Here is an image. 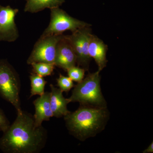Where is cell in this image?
Masks as SVG:
<instances>
[{"label": "cell", "mask_w": 153, "mask_h": 153, "mask_svg": "<svg viewBox=\"0 0 153 153\" xmlns=\"http://www.w3.org/2000/svg\"><path fill=\"white\" fill-rule=\"evenodd\" d=\"M34 73L42 77L52 75L55 65L52 63H35L31 64Z\"/></svg>", "instance_id": "obj_14"}, {"label": "cell", "mask_w": 153, "mask_h": 153, "mask_svg": "<svg viewBox=\"0 0 153 153\" xmlns=\"http://www.w3.org/2000/svg\"><path fill=\"white\" fill-rule=\"evenodd\" d=\"M10 125V123L8 119L2 110L0 108V131L4 132Z\"/></svg>", "instance_id": "obj_17"}, {"label": "cell", "mask_w": 153, "mask_h": 153, "mask_svg": "<svg viewBox=\"0 0 153 153\" xmlns=\"http://www.w3.org/2000/svg\"><path fill=\"white\" fill-rule=\"evenodd\" d=\"M19 12V9L10 6H0V41L15 42L19 38V30L15 22Z\"/></svg>", "instance_id": "obj_7"}, {"label": "cell", "mask_w": 153, "mask_h": 153, "mask_svg": "<svg viewBox=\"0 0 153 153\" xmlns=\"http://www.w3.org/2000/svg\"><path fill=\"white\" fill-rule=\"evenodd\" d=\"M50 92H45L33 101L35 113L33 116L37 126H42L43 122L49 121L53 114L50 104Z\"/></svg>", "instance_id": "obj_9"}, {"label": "cell", "mask_w": 153, "mask_h": 153, "mask_svg": "<svg viewBox=\"0 0 153 153\" xmlns=\"http://www.w3.org/2000/svg\"><path fill=\"white\" fill-rule=\"evenodd\" d=\"M108 46L97 36L91 34L88 47V53L91 58L95 60L98 66V71H102L106 66L108 60L106 53Z\"/></svg>", "instance_id": "obj_10"}, {"label": "cell", "mask_w": 153, "mask_h": 153, "mask_svg": "<svg viewBox=\"0 0 153 153\" xmlns=\"http://www.w3.org/2000/svg\"><path fill=\"white\" fill-rule=\"evenodd\" d=\"M50 10V23L41 37L62 35L67 30L73 33L81 28L91 26L90 24L71 17L59 7L51 9Z\"/></svg>", "instance_id": "obj_5"}, {"label": "cell", "mask_w": 153, "mask_h": 153, "mask_svg": "<svg viewBox=\"0 0 153 153\" xmlns=\"http://www.w3.org/2000/svg\"><path fill=\"white\" fill-rule=\"evenodd\" d=\"M50 104L53 117L60 118L64 117L70 112L67 109V105L70 103L68 98L64 97L63 91L60 88L51 84Z\"/></svg>", "instance_id": "obj_11"}, {"label": "cell", "mask_w": 153, "mask_h": 153, "mask_svg": "<svg viewBox=\"0 0 153 153\" xmlns=\"http://www.w3.org/2000/svg\"><path fill=\"white\" fill-rule=\"evenodd\" d=\"M24 11L35 13L46 9L59 7L65 2V0H26Z\"/></svg>", "instance_id": "obj_12"}, {"label": "cell", "mask_w": 153, "mask_h": 153, "mask_svg": "<svg viewBox=\"0 0 153 153\" xmlns=\"http://www.w3.org/2000/svg\"><path fill=\"white\" fill-rule=\"evenodd\" d=\"M0 138V149L5 153H38L46 145L47 131L37 126L33 116L22 111Z\"/></svg>", "instance_id": "obj_1"}, {"label": "cell", "mask_w": 153, "mask_h": 153, "mask_svg": "<svg viewBox=\"0 0 153 153\" xmlns=\"http://www.w3.org/2000/svg\"><path fill=\"white\" fill-rule=\"evenodd\" d=\"M21 81L19 74L7 60H0V96L22 111L20 98Z\"/></svg>", "instance_id": "obj_4"}, {"label": "cell", "mask_w": 153, "mask_h": 153, "mask_svg": "<svg viewBox=\"0 0 153 153\" xmlns=\"http://www.w3.org/2000/svg\"><path fill=\"white\" fill-rule=\"evenodd\" d=\"M63 36L62 34L40 37L34 45L27 63L30 65L35 63L55 64L57 44Z\"/></svg>", "instance_id": "obj_6"}, {"label": "cell", "mask_w": 153, "mask_h": 153, "mask_svg": "<svg viewBox=\"0 0 153 153\" xmlns=\"http://www.w3.org/2000/svg\"><path fill=\"white\" fill-rule=\"evenodd\" d=\"M30 78L31 83L30 98L35 95H43L45 92V85L47 81L44 77L33 72L30 74Z\"/></svg>", "instance_id": "obj_13"}, {"label": "cell", "mask_w": 153, "mask_h": 153, "mask_svg": "<svg viewBox=\"0 0 153 153\" xmlns=\"http://www.w3.org/2000/svg\"><path fill=\"white\" fill-rule=\"evenodd\" d=\"M100 71L89 74L81 82L75 85L71 97L70 102H78L80 105L106 107V102L100 87Z\"/></svg>", "instance_id": "obj_3"}, {"label": "cell", "mask_w": 153, "mask_h": 153, "mask_svg": "<svg viewBox=\"0 0 153 153\" xmlns=\"http://www.w3.org/2000/svg\"><path fill=\"white\" fill-rule=\"evenodd\" d=\"M76 63L75 53L71 44L64 35L57 44L55 66L67 71L69 68L75 66Z\"/></svg>", "instance_id": "obj_8"}, {"label": "cell", "mask_w": 153, "mask_h": 153, "mask_svg": "<svg viewBox=\"0 0 153 153\" xmlns=\"http://www.w3.org/2000/svg\"><path fill=\"white\" fill-rule=\"evenodd\" d=\"M57 85L63 92H68L74 85L73 81L68 76L60 74L57 79Z\"/></svg>", "instance_id": "obj_16"}, {"label": "cell", "mask_w": 153, "mask_h": 153, "mask_svg": "<svg viewBox=\"0 0 153 153\" xmlns=\"http://www.w3.org/2000/svg\"><path fill=\"white\" fill-rule=\"evenodd\" d=\"M153 143H152L150 145H149L147 149H146L143 151V153H153Z\"/></svg>", "instance_id": "obj_18"}, {"label": "cell", "mask_w": 153, "mask_h": 153, "mask_svg": "<svg viewBox=\"0 0 153 153\" xmlns=\"http://www.w3.org/2000/svg\"><path fill=\"white\" fill-rule=\"evenodd\" d=\"M106 107L80 105L76 111L64 117L69 133L83 141L104 129L108 118Z\"/></svg>", "instance_id": "obj_2"}, {"label": "cell", "mask_w": 153, "mask_h": 153, "mask_svg": "<svg viewBox=\"0 0 153 153\" xmlns=\"http://www.w3.org/2000/svg\"><path fill=\"white\" fill-rule=\"evenodd\" d=\"M68 77L72 81L79 82L82 81L85 75V70L79 66H74L67 70Z\"/></svg>", "instance_id": "obj_15"}]
</instances>
